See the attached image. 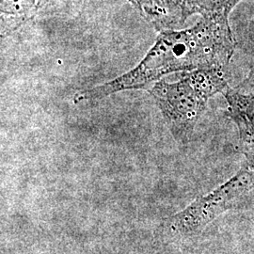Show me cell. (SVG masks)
<instances>
[{
  "instance_id": "cell-1",
  "label": "cell",
  "mask_w": 254,
  "mask_h": 254,
  "mask_svg": "<svg viewBox=\"0 0 254 254\" xmlns=\"http://www.w3.org/2000/svg\"><path fill=\"white\" fill-rule=\"evenodd\" d=\"M236 49L230 23L201 18L186 29L160 31L141 62L115 79L77 92L73 101L101 100L113 93L142 90L164 76L205 68H227Z\"/></svg>"
},
{
  "instance_id": "cell-2",
  "label": "cell",
  "mask_w": 254,
  "mask_h": 254,
  "mask_svg": "<svg viewBox=\"0 0 254 254\" xmlns=\"http://www.w3.org/2000/svg\"><path fill=\"white\" fill-rule=\"evenodd\" d=\"M230 88L227 68H205L183 72L179 80L155 82L146 91L153 97L174 138H190L208 101Z\"/></svg>"
},
{
  "instance_id": "cell-3",
  "label": "cell",
  "mask_w": 254,
  "mask_h": 254,
  "mask_svg": "<svg viewBox=\"0 0 254 254\" xmlns=\"http://www.w3.org/2000/svg\"><path fill=\"white\" fill-rule=\"evenodd\" d=\"M254 189V172L245 166L226 183L207 195L199 197L187 208L169 218L166 227L175 235H198Z\"/></svg>"
},
{
  "instance_id": "cell-4",
  "label": "cell",
  "mask_w": 254,
  "mask_h": 254,
  "mask_svg": "<svg viewBox=\"0 0 254 254\" xmlns=\"http://www.w3.org/2000/svg\"><path fill=\"white\" fill-rule=\"evenodd\" d=\"M227 101L226 114L238 129L240 141L248 149H254V92L244 93L229 88L223 94Z\"/></svg>"
},
{
  "instance_id": "cell-5",
  "label": "cell",
  "mask_w": 254,
  "mask_h": 254,
  "mask_svg": "<svg viewBox=\"0 0 254 254\" xmlns=\"http://www.w3.org/2000/svg\"><path fill=\"white\" fill-rule=\"evenodd\" d=\"M46 0H0L1 37L8 36L33 18Z\"/></svg>"
},
{
  "instance_id": "cell-6",
  "label": "cell",
  "mask_w": 254,
  "mask_h": 254,
  "mask_svg": "<svg viewBox=\"0 0 254 254\" xmlns=\"http://www.w3.org/2000/svg\"><path fill=\"white\" fill-rule=\"evenodd\" d=\"M242 0H177L181 25L194 14L201 18L229 21V15Z\"/></svg>"
},
{
  "instance_id": "cell-7",
  "label": "cell",
  "mask_w": 254,
  "mask_h": 254,
  "mask_svg": "<svg viewBox=\"0 0 254 254\" xmlns=\"http://www.w3.org/2000/svg\"><path fill=\"white\" fill-rule=\"evenodd\" d=\"M236 48L254 60V66L247 81L254 80V21L247 24L239 32L235 34Z\"/></svg>"
}]
</instances>
